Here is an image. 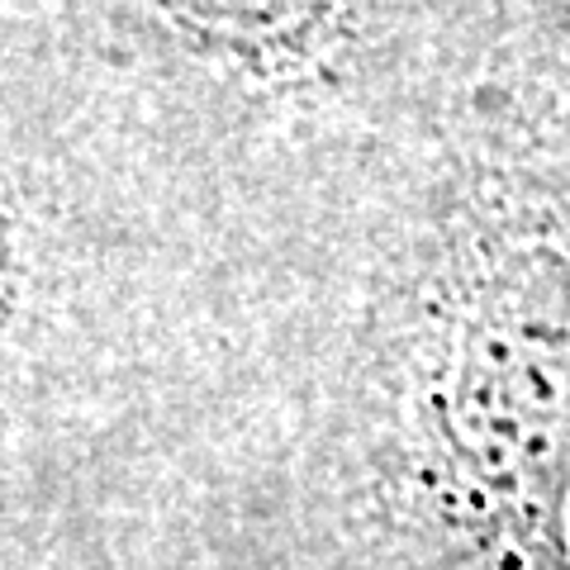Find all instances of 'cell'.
Returning <instances> with one entry per match:
<instances>
[{
    "mask_svg": "<svg viewBox=\"0 0 570 570\" xmlns=\"http://www.w3.org/2000/svg\"><path fill=\"white\" fill-rule=\"evenodd\" d=\"M228 253L466 96L471 0H0Z\"/></svg>",
    "mask_w": 570,
    "mask_h": 570,
    "instance_id": "6da1fadb",
    "label": "cell"
},
{
    "mask_svg": "<svg viewBox=\"0 0 570 570\" xmlns=\"http://www.w3.org/2000/svg\"><path fill=\"white\" fill-rule=\"evenodd\" d=\"M234 257L0 14V490L110 452L167 400Z\"/></svg>",
    "mask_w": 570,
    "mask_h": 570,
    "instance_id": "7a4b0ae2",
    "label": "cell"
},
{
    "mask_svg": "<svg viewBox=\"0 0 570 570\" xmlns=\"http://www.w3.org/2000/svg\"><path fill=\"white\" fill-rule=\"evenodd\" d=\"M509 14H513V0H490V24H494V29H504Z\"/></svg>",
    "mask_w": 570,
    "mask_h": 570,
    "instance_id": "3957f363",
    "label": "cell"
}]
</instances>
